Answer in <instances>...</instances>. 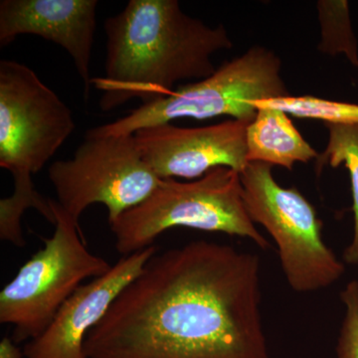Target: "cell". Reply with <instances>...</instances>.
Returning <instances> with one entry per match:
<instances>
[{
  "instance_id": "cell-9",
  "label": "cell",
  "mask_w": 358,
  "mask_h": 358,
  "mask_svg": "<svg viewBox=\"0 0 358 358\" xmlns=\"http://www.w3.org/2000/svg\"><path fill=\"white\" fill-rule=\"evenodd\" d=\"M251 122L233 119L200 128L166 122L138 129L134 136L143 160L159 178L192 180L215 167L241 174L249 164L246 133Z\"/></svg>"
},
{
  "instance_id": "cell-15",
  "label": "cell",
  "mask_w": 358,
  "mask_h": 358,
  "mask_svg": "<svg viewBox=\"0 0 358 358\" xmlns=\"http://www.w3.org/2000/svg\"><path fill=\"white\" fill-rule=\"evenodd\" d=\"M254 107L281 110L300 119L320 120L324 124L358 126V103L338 102L313 96H287L257 101Z\"/></svg>"
},
{
  "instance_id": "cell-16",
  "label": "cell",
  "mask_w": 358,
  "mask_h": 358,
  "mask_svg": "<svg viewBox=\"0 0 358 358\" xmlns=\"http://www.w3.org/2000/svg\"><path fill=\"white\" fill-rule=\"evenodd\" d=\"M322 38L319 49L329 55L343 54L358 67V47L352 20L350 3L345 0L317 1Z\"/></svg>"
},
{
  "instance_id": "cell-14",
  "label": "cell",
  "mask_w": 358,
  "mask_h": 358,
  "mask_svg": "<svg viewBox=\"0 0 358 358\" xmlns=\"http://www.w3.org/2000/svg\"><path fill=\"white\" fill-rule=\"evenodd\" d=\"M329 143L324 154L319 157V164L338 167L343 164L350 176L352 192V210L355 228L352 242L345 249L343 258L350 265L358 264V126L326 124Z\"/></svg>"
},
{
  "instance_id": "cell-1",
  "label": "cell",
  "mask_w": 358,
  "mask_h": 358,
  "mask_svg": "<svg viewBox=\"0 0 358 358\" xmlns=\"http://www.w3.org/2000/svg\"><path fill=\"white\" fill-rule=\"evenodd\" d=\"M260 259L194 241L157 253L87 334V358H268Z\"/></svg>"
},
{
  "instance_id": "cell-12",
  "label": "cell",
  "mask_w": 358,
  "mask_h": 358,
  "mask_svg": "<svg viewBox=\"0 0 358 358\" xmlns=\"http://www.w3.org/2000/svg\"><path fill=\"white\" fill-rule=\"evenodd\" d=\"M289 115L275 108H257L246 133L247 159L293 171L296 162L319 159L320 155L294 127Z\"/></svg>"
},
{
  "instance_id": "cell-17",
  "label": "cell",
  "mask_w": 358,
  "mask_h": 358,
  "mask_svg": "<svg viewBox=\"0 0 358 358\" xmlns=\"http://www.w3.org/2000/svg\"><path fill=\"white\" fill-rule=\"evenodd\" d=\"M345 319L339 333L338 358H358V281L352 280L341 293Z\"/></svg>"
},
{
  "instance_id": "cell-18",
  "label": "cell",
  "mask_w": 358,
  "mask_h": 358,
  "mask_svg": "<svg viewBox=\"0 0 358 358\" xmlns=\"http://www.w3.org/2000/svg\"><path fill=\"white\" fill-rule=\"evenodd\" d=\"M24 353L21 352L20 348L14 345L13 339L2 338L0 343V358H22Z\"/></svg>"
},
{
  "instance_id": "cell-4",
  "label": "cell",
  "mask_w": 358,
  "mask_h": 358,
  "mask_svg": "<svg viewBox=\"0 0 358 358\" xmlns=\"http://www.w3.org/2000/svg\"><path fill=\"white\" fill-rule=\"evenodd\" d=\"M281 59L270 49L253 46L226 61L210 76L180 85L169 95L141 103L117 121L89 129L95 136L134 134L138 129L174 120H207L230 115L253 121L257 101L291 95L281 75Z\"/></svg>"
},
{
  "instance_id": "cell-7",
  "label": "cell",
  "mask_w": 358,
  "mask_h": 358,
  "mask_svg": "<svg viewBox=\"0 0 358 358\" xmlns=\"http://www.w3.org/2000/svg\"><path fill=\"white\" fill-rule=\"evenodd\" d=\"M48 176L59 205L77 222L90 205L100 203L113 223L145 201L162 181L141 157L134 134L86 133L72 159L53 162Z\"/></svg>"
},
{
  "instance_id": "cell-6",
  "label": "cell",
  "mask_w": 358,
  "mask_h": 358,
  "mask_svg": "<svg viewBox=\"0 0 358 358\" xmlns=\"http://www.w3.org/2000/svg\"><path fill=\"white\" fill-rule=\"evenodd\" d=\"M272 167L249 162L240 174L247 213L275 240L282 271L294 292L329 288L343 277L345 264L324 243L315 207L296 188L280 185Z\"/></svg>"
},
{
  "instance_id": "cell-3",
  "label": "cell",
  "mask_w": 358,
  "mask_h": 358,
  "mask_svg": "<svg viewBox=\"0 0 358 358\" xmlns=\"http://www.w3.org/2000/svg\"><path fill=\"white\" fill-rule=\"evenodd\" d=\"M110 226L115 249L124 257L152 246L160 234L176 227L225 233L248 238L262 249L270 246L247 213L241 176L228 167H215L187 182L162 179L145 201Z\"/></svg>"
},
{
  "instance_id": "cell-2",
  "label": "cell",
  "mask_w": 358,
  "mask_h": 358,
  "mask_svg": "<svg viewBox=\"0 0 358 358\" xmlns=\"http://www.w3.org/2000/svg\"><path fill=\"white\" fill-rule=\"evenodd\" d=\"M103 28L105 74L92 80L102 92L103 112L133 99L150 102L180 82L210 76L216 70L212 56L233 47L224 25L211 27L192 17L178 0H129Z\"/></svg>"
},
{
  "instance_id": "cell-8",
  "label": "cell",
  "mask_w": 358,
  "mask_h": 358,
  "mask_svg": "<svg viewBox=\"0 0 358 358\" xmlns=\"http://www.w3.org/2000/svg\"><path fill=\"white\" fill-rule=\"evenodd\" d=\"M76 128L72 110L38 75L14 60L0 61V166L39 173Z\"/></svg>"
},
{
  "instance_id": "cell-11",
  "label": "cell",
  "mask_w": 358,
  "mask_h": 358,
  "mask_svg": "<svg viewBox=\"0 0 358 358\" xmlns=\"http://www.w3.org/2000/svg\"><path fill=\"white\" fill-rule=\"evenodd\" d=\"M96 0H1L0 47L20 35L31 34L54 42L73 59L88 99L96 31Z\"/></svg>"
},
{
  "instance_id": "cell-5",
  "label": "cell",
  "mask_w": 358,
  "mask_h": 358,
  "mask_svg": "<svg viewBox=\"0 0 358 358\" xmlns=\"http://www.w3.org/2000/svg\"><path fill=\"white\" fill-rule=\"evenodd\" d=\"M53 236L0 292V322L13 324V341L38 338L82 282L102 277L112 266L87 249L79 223L51 199Z\"/></svg>"
},
{
  "instance_id": "cell-13",
  "label": "cell",
  "mask_w": 358,
  "mask_h": 358,
  "mask_svg": "<svg viewBox=\"0 0 358 358\" xmlns=\"http://www.w3.org/2000/svg\"><path fill=\"white\" fill-rule=\"evenodd\" d=\"M14 190L11 196L0 200V239L16 247H24L26 241L21 228V217L27 209L34 208L49 222L55 225L51 199L35 188L32 176H13Z\"/></svg>"
},
{
  "instance_id": "cell-10",
  "label": "cell",
  "mask_w": 358,
  "mask_h": 358,
  "mask_svg": "<svg viewBox=\"0 0 358 358\" xmlns=\"http://www.w3.org/2000/svg\"><path fill=\"white\" fill-rule=\"evenodd\" d=\"M157 253L155 245L122 257L109 272L82 285L63 303L48 327L25 345L26 358H87L84 343L115 299Z\"/></svg>"
}]
</instances>
